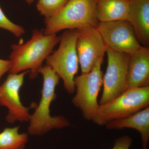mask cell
Masks as SVG:
<instances>
[{
  "mask_svg": "<svg viewBox=\"0 0 149 149\" xmlns=\"http://www.w3.org/2000/svg\"><path fill=\"white\" fill-rule=\"evenodd\" d=\"M60 37L56 34L45 35L43 32L35 29L32 37L24 44H13L10 56L11 73H20L29 70L30 78L38 75V70L42 66L43 62L49 55Z\"/></svg>",
  "mask_w": 149,
  "mask_h": 149,
  "instance_id": "cell-1",
  "label": "cell"
},
{
  "mask_svg": "<svg viewBox=\"0 0 149 149\" xmlns=\"http://www.w3.org/2000/svg\"><path fill=\"white\" fill-rule=\"evenodd\" d=\"M38 73L43 76V84L41 100L34 113L30 115L28 127L29 134L41 136L53 128H62L70 125L68 120L62 116L54 117L50 115L51 104L56 97L55 89L59 82L60 77L47 65L42 66Z\"/></svg>",
  "mask_w": 149,
  "mask_h": 149,
  "instance_id": "cell-2",
  "label": "cell"
},
{
  "mask_svg": "<svg viewBox=\"0 0 149 149\" xmlns=\"http://www.w3.org/2000/svg\"><path fill=\"white\" fill-rule=\"evenodd\" d=\"M97 0H68L54 16L45 19V35L56 34L64 29L97 28L99 21L96 11Z\"/></svg>",
  "mask_w": 149,
  "mask_h": 149,
  "instance_id": "cell-3",
  "label": "cell"
},
{
  "mask_svg": "<svg viewBox=\"0 0 149 149\" xmlns=\"http://www.w3.org/2000/svg\"><path fill=\"white\" fill-rule=\"evenodd\" d=\"M77 37L76 29L66 30L60 37L58 49L46 59V65L62 79L64 88L70 94L75 91L74 78L79 67L76 48Z\"/></svg>",
  "mask_w": 149,
  "mask_h": 149,
  "instance_id": "cell-4",
  "label": "cell"
},
{
  "mask_svg": "<svg viewBox=\"0 0 149 149\" xmlns=\"http://www.w3.org/2000/svg\"><path fill=\"white\" fill-rule=\"evenodd\" d=\"M149 105V86L129 88L110 101L100 105L93 121L105 125L111 120L120 119L144 109Z\"/></svg>",
  "mask_w": 149,
  "mask_h": 149,
  "instance_id": "cell-5",
  "label": "cell"
},
{
  "mask_svg": "<svg viewBox=\"0 0 149 149\" xmlns=\"http://www.w3.org/2000/svg\"><path fill=\"white\" fill-rule=\"evenodd\" d=\"M103 58L100 59L91 71L74 78L76 93L72 102L81 110L86 120L93 121L100 106L98 97L103 85Z\"/></svg>",
  "mask_w": 149,
  "mask_h": 149,
  "instance_id": "cell-6",
  "label": "cell"
},
{
  "mask_svg": "<svg viewBox=\"0 0 149 149\" xmlns=\"http://www.w3.org/2000/svg\"><path fill=\"white\" fill-rule=\"evenodd\" d=\"M107 65L103 77L102 94L99 103L104 104L126 90L129 54L118 52L107 47Z\"/></svg>",
  "mask_w": 149,
  "mask_h": 149,
  "instance_id": "cell-7",
  "label": "cell"
},
{
  "mask_svg": "<svg viewBox=\"0 0 149 149\" xmlns=\"http://www.w3.org/2000/svg\"><path fill=\"white\" fill-rule=\"evenodd\" d=\"M97 29L107 47L115 52L130 54L142 46L127 20L99 22Z\"/></svg>",
  "mask_w": 149,
  "mask_h": 149,
  "instance_id": "cell-8",
  "label": "cell"
},
{
  "mask_svg": "<svg viewBox=\"0 0 149 149\" xmlns=\"http://www.w3.org/2000/svg\"><path fill=\"white\" fill-rule=\"evenodd\" d=\"M29 70L14 74L10 73L0 85V106L6 107L8 109L6 120L9 123L15 121H29L30 108L23 105L20 100L19 91L24 83L25 75Z\"/></svg>",
  "mask_w": 149,
  "mask_h": 149,
  "instance_id": "cell-9",
  "label": "cell"
},
{
  "mask_svg": "<svg viewBox=\"0 0 149 149\" xmlns=\"http://www.w3.org/2000/svg\"><path fill=\"white\" fill-rule=\"evenodd\" d=\"M76 48L82 73L91 71L103 58L107 46L97 28L87 27L76 29Z\"/></svg>",
  "mask_w": 149,
  "mask_h": 149,
  "instance_id": "cell-10",
  "label": "cell"
},
{
  "mask_svg": "<svg viewBox=\"0 0 149 149\" xmlns=\"http://www.w3.org/2000/svg\"><path fill=\"white\" fill-rule=\"evenodd\" d=\"M149 86V49L141 46L129 54L126 90Z\"/></svg>",
  "mask_w": 149,
  "mask_h": 149,
  "instance_id": "cell-11",
  "label": "cell"
},
{
  "mask_svg": "<svg viewBox=\"0 0 149 149\" xmlns=\"http://www.w3.org/2000/svg\"><path fill=\"white\" fill-rule=\"evenodd\" d=\"M126 20L141 45L149 48V0H130Z\"/></svg>",
  "mask_w": 149,
  "mask_h": 149,
  "instance_id": "cell-12",
  "label": "cell"
},
{
  "mask_svg": "<svg viewBox=\"0 0 149 149\" xmlns=\"http://www.w3.org/2000/svg\"><path fill=\"white\" fill-rule=\"evenodd\" d=\"M109 130L133 128L141 134L143 149H147L149 141V107L126 117L109 121L105 125Z\"/></svg>",
  "mask_w": 149,
  "mask_h": 149,
  "instance_id": "cell-13",
  "label": "cell"
},
{
  "mask_svg": "<svg viewBox=\"0 0 149 149\" xmlns=\"http://www.w3.org/2000/svg\"><path fill=\"white\" fill-rule=\"evenodd\" d=\"M130 0H97L96 11L99 22L126 20Z\"/></svg>",
  "mask_w": 149,
  "mask_h": 149,
  "instance_id": "cell-14",
  "label": "cell"
},
{
  "mask_svg": "<svg viewBox=\"0 0 149 149\" xmlns=\"http://www.w3.org/2000/svg\"><path fill=\"white\" fill-rule=\"evenodd\" d=\"M19 126L5 128L0 133V149H24L28 141L26 133H19Z\"/></svg>",
  "mask_w": 149,
  "mask_h": 149,
  "instance_id": "cell-15",
  "label": "cell"
},
{
  "mask_svg": "<svg viewBox=\"0 0 149 149\" xmlns=\"http://www.w3.org/2000/svg\"><path fill=\"white\" fill-rule=\"evenodd\" d=\"M68 0H38L37 8L41 15L47 19L58 13Z\"/></svg>",
  "mask_w": 149,
  "mask_h": 149,
  "instance_id": "cell-16",
  "label": "cell"
},
{
  "mask_svg": "<svg viewBox=\"0 0 149 149\" xmlns=\"http://www.w3.org/2000/svg\"><path fill=\"white\" fill-rule=\"evenodd\" d=\"M0 28L6 29L15 37H19L25 33L23 27L15 24L5 15L0 7Z\"/></svg>",
  "mask_w": 149,
  "mask_h": 149,
  "instance_id": "cell-17",
  "label": "cell"
},
{
  "mask_svg": "<svg viewBox=\"0 0 149 149\" xmlns=\"http://www.w3.org/2000/svg\"><path fill=\"white\" fill-rule=\"evenodd\" d=\"M132 142L133 140L130 136H122L115 140L113 146L111 149H129Z\"/></svg>",
  "mask_w": 149,
  "mask_h": 149,
  "instance_id": "cell-18",
  "label": "cell"
},
{
  "mask_svg": "<svg viewBox=\"0 0 149 149\" xmlns=\"http://www.w3.org/2000/svg\"><path fill=\"white\" fill-rule=\"evenodd\" d=\"M11 67V61L10 60L0 59V81L2 77L7 72L10 71Z\"/></svg>",
  "mask_w": 149,
  "mask_h": 149,
  "instance_id": "cell-19",
  "label": "cell"
},
{
  "mask_svg": "<svg viewBox=\"0 0 149 149\" xmlns=\"http://www.w3.org/2000/svg\"><path fill=\"white\" fill-rule=\"evenodd\" d=\"M35 1V0H25L26 2H27V3L29 4H32Z\"/></svg>",
  "mask_w": 149,
  "mask_h": 149,
  "instance_id": "cell-20",
  "label": "cell"
}]
</instances>
